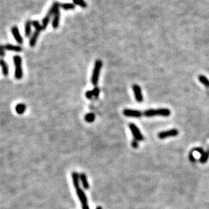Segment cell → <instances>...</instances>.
I'll list each match as a JSON object with an SVG mask.
<instances>
[{"instance_id":"f546056e","label":"cell","mask_w":209,"mask_h":209,"mask_svg":"<svg viewBox=\"0 0 209 209\" xmlns=\"http://www.w3.org/2000/svg\"><path fill=\"white\" fill-rule=\"evenodd\" d=\"M194 151H198V152L200 153L201 154H203V153H204V151H203V149H202V148H196V149H194Z\"/></svg>"},{"instance_id":"9a60e30c","label":"cell","mask_w":209,"mask_h":209,"mask_svg":"<svg viewBox=\"0 0 209 209\" xmlns=\"http://www.w3.org/2000/svg\"><path fill=\"white\" fill-rule=\"evenodd\" d=\"M72 179H73V184H74L76 190L80 188V175L76 172L72 173Z\"/></svg>"},{"instance_id":"7a4b0ae2","label":"cell","mask_w":209,"mask_h":209,"mask_svg":"<svg viewBox=\"0 0 209 209\" xmlns=\"http://www.w3.org/2000/svg\"><path fill=\"white\" fill-rule=\"evenodd\" d=\"M13 61L15 66V78L16 80H21L23 76L22 69V58L19 55H16V56L13 57Z\"/></svg>"},{"instance_id":"7c38bea8","label":"cell","mask_w":209,"mask_h":209,"mask_svg":"<svg viewBox=\"0 0 209 209\" xmlns=\"http://www.w3.org/2000/svg\"><path fill=\"white\" fill-rule=\"evenodd\" d=\"M6 50L11 51V52H21L23 51V48L21 46H17V45H13V44H6L5 45Z\"/></svg>"},{"instance_id":"484cf974","label":"cell","mask_w":209,"mask_h":209,"mask_svg":"<svg viewBox=\"0 0 209 209\" xmlns=\"http://www.w3.org/2000/svg\"><path fill=\"white\" fill-rule=\"evenodd\" d=\"M6 48H5V46L3 45H0V57H4L5 54H6Z\"/></svg>"},{"instance_id":"d4e9b609","label":"cell","mask_w":209,"mask_h":209,"mask_svg":"<svg viewBox=\"0 0 209 209\" xmlns=\"http://www.w3.org/2000/svg\"><path fill=\"white\" fill-rule=\"evenodd\" d=\"M95 119V116L94 113H88L87 115L85 116V120L87 122H92Z\"/></svg>"},{"instance_id":"f1b7e54d","label":"cell","mask_w":209,"mask_h":209,"mask_svg":"<svg viewBox=\"0 0 209 209\" xmlns=\"http://www.w3.org/2000/svg\"><path fill=\"white\" fill-rule=\"evenodd\" d=\"M132 146H133V147H135V148H137V147H138V146H139V144H138L137 140L135 139L133 142H132Z\"/></svg>"},{"instance_id":"52a82bcc","label":"cell","mask_w":209,"mask_h":209,"mask_svg":"<svg viewBox=\"0 0 209 209\" xmlns=\"http://www.w3.org/2000/svg\"><path fill=\"white\" fill-rule=\"evenodd\" d=\"M11 32L12 34L13 35L14 37L15 40L16 41V42L19 44H22L23 43V37L21 36V33H20L19 29L16 26H14L12 27L11 29Z\"/></svg>"},{"instance_id":"3957f363","label":"cell","mask_w":209,"mask_h":209,"mask_svg":"<svg viewBox=\"0 0 209 209\" xmlns=\"http://www.w3.org/2000/svg\"><path fill=\"white\" fill-rule=\"evenodd\" d=\"M102 66V60H96L95 63H94L93 72H92V78H91L92 84H93L94 86H96V84H97Z\"/></svg>"},{"instance_id":"ba28073f","label":"cell","mask_w":209,"mask_h":209,"mask_svg":"<svg viewBox=\"0 0 209 209\" xmlns=\"http://www.w3.org/2000/svg\"><path fill=\"white\" fill-rule=\"evenodd\" d=\"M133 89L134 91V93H135V96L136 100H137V102H141L143 101V95H142V92H141V88L139 85L137 84H134L133 86Z\"/></svg>"},{"instance_id":"4dcf8cb0","label":"cell","mask_w":209,"mask_h":209,"mask_svg":"<svg viewBox=\"0 0 209 209\" xmlns=\"http://www.w3.org/2000/svg\"><path fill=\"white\" fill-rule=\"evenodd\" d=\"M190 160L192 161V162H195V161H196V159H195V157H194V155H193L192 154V153H191L190 155Z\"/></svg>"},{"instance_id":"e0dca14e","label":"cell","mask_w":209,"mask_h":209,"mask_svg":"<svg viewBox=\"0 0 209 209\" xmlns=\"http://www.w3.org/2000/svg\"><path fill=\"white\" fill-rule=\"evenodd\" d=\"M26 109H27L26 105H25V104H23V103L18 104L16 106V108H15L16 113L18 114H20V115L24 113L25 112V111H26Z\"/></svg>"},{"instance_id":"9c48e42d","label":"cell","mask_w":209,"mask_h":209,"mask_svg":"<svg viewBox=\"0 0 209 209\" xmlns=\"http://www.w3.org/2000/svg\"><path fill=\"white\" fill-rule=\"evenodd\" d=\"M123 113L126 116L131 118H140L142 116V113L141 111L133 109H124Z\"/></svg>"},{"instance_id":"8fae6325","label":"cell","mask_w":209,"mask_h":209,"mask_svg":"<svg viewBox=\"0 0 209 209\" xmlns=\"http://www.w3.org/2000/svg\"><path fill=\"white\" fill-rule=\"evenodd\" d=\"M60 10H58L54 14V18H53L52 21V26L54 29H57L58 27L59 23H60Z\"/></svg>"},{"instance_id":"cb8c5ba5","label":"cell","mask_w":209,"mask_h":209,"mask_svg":"<svg viewBox=\"0 0 209 209\" xmlns=\"http://www.w3.org/2000/svg\"><path fill=\"white\" fill-rule=\"evenodd\" d=\"M32 25L35 27V30H39V31H44L43 30L42 26L40 25V23H39L38 21H32Z\"/></svg>"},{"instance_id":"5bb4252c","label":"cell","mask_w":209,"mask_h":209,"mask_svg":"<svg viewBox=\"0 0 209 209\" xmlns=\"http://www.w3.org/2000/svg\"><path fill=\"white\" fill-rule=\"evenodd\" d=\"M0 67L2 71V74L4 76H8L9 74V67L7 63L3 59H0Z\"/></svg>"},{"instance_id":"6da1fadb","label":"cell","mask_w":209,"mask_h":209,"mask_svg":"<svg viewBox=\"0 0 209 209\" xmlns=\"http://www.w3.org/2000/svg\"><path fill=\"white\" fill-rule=\"evenodd\" d=\"M171 112L166 108H160L157 109H149L144 112L143 114L146 117H153L155 116H162L164 117H168L170 115Z\"/></svg>"},{"instance_id":"44dd1931","label":"cell","mask_w":209,"mask_h":209,"mask_svg":"<svg viewBox=\"0 0 209 209\" xmlns=\"http://www.w3.org/2000/svg\"><path fill=\"white\" fill-rule=\"evenodd\" d=\"M198 80L201 83H202V84H204L205 86H206V87H209V80H208V79L206 78V77L201 75V76H199Z\"/></svg>"},{"instance_id":"277c9868","label":"cell","mask_w":209,"mask_h":209,"mask_svg":"<svg viewBox=\"0 0 209 209\" xmlns=\"http://www.w3.org/2000/svg\"><path fill=\"white\" fill-rule=\"evenodd\" d=\"M77 195H78L79 199H80L81 204H82V209H90L89 206L88 204V200L87 198H86V196L83 191L81 190L80 188L76 190Z\"/></svg>"},{"instance_id":"4316f807","label":"cell","mask_w":209,"mask_h":209,"mask_svg":"<svg viewBox=\"0 0 209 209\" xmlns=\"http://www.w3.org/2000/svg\"><path fill=\"white\" fill-rule=\"evenodd\" d=\"M92 92H93L94 96H96V97H97V96H98V94H99L100 90L97 87H96V88H94V90H92Z\"/></svg>"},{"instance_id":"30bf717a","label":"cell","mask_w":209,"mask_h":209,"mask_svg":"<svg viewBox=\"0 0 209 209\" xmlns=\"http://www.w3.org/2000/svg\"><path fill=\"white\" fill-rule=\"evenodd\" d=\"M60 7V3H59L58 1H54V2L52 3V5L51 6L50 10H49L48 14H47V16H48L49 17L51 18L52 16H54V14L58 10Z\"/></svg>"},{"instance_id":"83f0119b","label":"cell","mask_w":209,"mask_h":209,"mask_svg":"<svg viewBox=\"0 0 209 209\" xmlns=\"http://www.w3.org/2000/svg\"><path fill=\"white\" fill-rule=\"evenodd\" d=\"M86 97H87L88 98H91L92 97V96H94L93 92H92V90H89V91L86 92Z\"/></svg>"},{"instance_id":"ffe728a7","label":"cell","mask_w":209,"mask_h":209,"mask_svg":"<svg viewBox=\"0 0 209 209\" xmlns=\"http://www.w3.org/2000/svg\"><path fill=\"white\" fill-rule=\"evenodd\" d=\"M50 17H49L48 16H47V15L44 18V19H43L42 24H41L43 30H46L47 27H48V25L49 24V23H50Z\"/></svg>"},{"instance_id":"ac0fdd59","label":"cell","mask_w":209,"mask_h":209,"mask_svg":"<svg viewBox=\"0 0 209 209\" xmlns=\"http://www.w3.org/2000/svg\"><path fill=\"white\" fill-rule=\"evenodd\" d=\"M80 176V180H81V181H82L83 187H84V188L86 189V190H88V189L89 188L90 185H89V183H88V182L86 175L84 174V173H82Z\"/></svg>"},{"instance_id":"7402d4cb","label":"cell","mask_w":209,"mask_h":209,"mask_svg":"<svg viewBox=\"0 0 209 209\" xmlns=\"http://www.w3.org/2000/svg\"><path fill=\"white\" fill-rule=\"evenodd\" d=\"M73 1H74L75 5L80 6L82 8H86L87 7V4H86L84 0H73Z\"/></svg>"},{"instance_id":"603a6c76","label":"cell","mask_w":209,"mask_h":209,"mask_svg":"<svg viewBox=\"0 0 209 209\" xmlns=\"http://www.w3.org/2000/svg\"><path fill=\"white\" fill-rule=\"evenodd\" d=\"M209 157V151H206V152H204L203 154H202V155H201V157H200V162L201 163H205L206 162L207 160H208Z\"/></svg>"},{"instance_id":"4fadbf2b","label":"cell","mask_w":209,"mask_h":209,"mask_svg":"<svg viewBox=\"0 0 209 209\" xmlns=\"http://www.w3.org/2000/svg\"><path fill=\"white\" fill-rule=\"evenodd\" d=\"M40 33H41V31L35 30L34 31V33H33V35H31L30 40H29V45H30L31 47H35V44H36V43H37V39H38L39 35V34H40Z\"/></svg>"},{"instance_id":"5b68a950","label":"cell","mask_w":209,"mask_h":209,"mask_svg":"<svg viewBox=\"0 0 209 209\" xmlns=\"http://www.w3.org/2000/svg\"><path fill=\"white\" fill-rule=\"evenodd\" d=\"M129 128L132 132V134H133L134 137H135V139L137 140L138 141H143V135H142V134L141 133V132H140L139 129H138V127L135 125V124H134L133 123L130 124Z\"/></svg>"},{"instance_id":"1f68e13d","label":"cell","mask_w":209,"mask_h":209,"mask_svg":"<svg viewBox=\"0 0 209 209\" xmlns=\"http://www.w3.org/2000/svg\"><path fill=\"white\" fill-rule=\"evenodd\" d=\"M96 209H102V207L101 206H98Z\"/></svg>"},{"instance_id":"2e32d148","label":"cell","mask_w":209,"mask_h":209,"mask_svg":"<svg viewBox=\"0 0 209 209\" xmlns=\"http://www.w3.org/2000/svg\"><path fill=\"white\" fill-rule=\"evenodd\" d=\"M31 26H32V21L28 20L25 25V34L27 37H29L31 35Z\"/></svg>"},{"instance_id":"d6986e66","label":"cell","mask_w":209,"mask_h":209,"mask_svg":"<svg viewBox=\"0 0 209 209\" xmlns=\"http://www.w3.org/2000/svg\"><path fill=\"white\" fill-rule=\"evenodd\" d=\"M60 7L65 10H72L76 8V5L72 3H61Z\"/></svg>"},{"instance_id":"8992f818","label":"cell","mask_w":209,"mask_h":209,"mask_svg":"<svg viewBox=\"0 0 209 209\" xmlns=\"http://www.w3.org/2000/svg\"><path fill=\"white\" fill-rule=\"evenodd\" d=\"M179 134V131L177 129H170L168 131H166L161 132L158 134V137L160 139H164L166 138H168L170 137H175L177 136Z\"/></svg>"}]
</instances>
